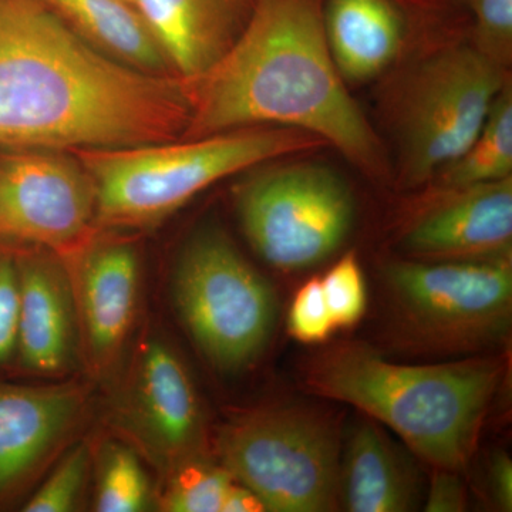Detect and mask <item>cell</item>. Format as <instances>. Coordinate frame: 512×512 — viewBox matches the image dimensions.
<instances>
[{
  "label": "cell",
  "mask_w": 512,
  "mask_h": 512,
  "mask_svg": "<svg viewBox=\"0 0 512 512\" xmlns=\"http://www.w3.org/2000/svg\"><path fill=\"white\" fill-rule=\"evenodd\" d=\"M74 384L25 386L0 382V508L25 490L83 412Z\"/></svg>",
  "instance_id": "12"
},
{
  "label": "cell",
  "mask_w": 512,
  "mask_h": 512,
  "mask_svg": "<svg viewBox=\"0 0 512 512\" xmlns=\"http://www.w3.org/2000/svg\"><path fill=\"white\" fill-rule=\"evenodd\" d=\"M453 191L410 228L404 247L430 262L510 256L512 177Z\"/></svg>",
  "instance_id": "13"
},
{
  "label": "cell",
  "mask_w": 512,
  "mask_h": 512,
  "mask_svg": "<svg viewBox=\"0 0 512 512\" xmlns=\"http://www.w3.org/2000/svg\"><path fill=\"white\" fill-rule=\"evenodd\" d=\"M18 319V256L15 249L0 245V369L15 360Z\"/></svg>",
  "instance_id": "27"
},
{
  "label": "cell",
  "mask_w": 512,
  "mask_h": 512,
  "mask_svg": "<svg viewBox=\"0 0 512 512\" xmlns=\"http://www.w3.org/2000/svg\"><path fill=\"white\" fill-rule=\"evenodd\" d=\"M181 82L190 107L181 138L295 128L382 173V146L330 55L319 0H255L227 52Z\"/></svg>",
  "instance_id": "2"
},
{
  "label": "cell",
  "mask_w": 512,
  "mask_h": 512,
  "mask_svg": "<svg viewBox=\"0 0 512 512\" xmlns=\"http://www.w3.org/2000/svg\"><path fill=\"white\" fill-rule=\"evenodd\" d=\"M255 0H133L173 76L204 73L235 42Z\"/></svg>",
  "instance_id": "16"
},
{
  "label": "cell",
  "mask_w": 512,
  "mask_h": 512,
  "mask_svg": "<svg viewBox=\"0 0 512 512\" xmlns=\"http://www.w3.org/2000/svg\"><path fill=\"white\" fill-rule=\"evenodd\" d=\"M238 214L252 248L285 271L319 264L343 244L355 201L332 168L292 164L249 178L238 195Z\"/></svg>",
  "instance_id": "8"
},
{
  "label": "cell",
  "mask_w": 512,
  "mask_h": 512,
  "mask_svg": "<svg viewBox=\"0 0 512 512\" xmlns=\"http://www.w3.org/2000/svg\"><path fill=\"white\" fill-rule=\"evenodd\" d=\"M467 494L457 471L436 470L427 495V512H461L466 510Z\"/></svg>",
  "instance_id": "28"
},
{
  "label": "cell",
  "mask_w": 512,
  "mask_h": 512,
  "mask_svg": "<svg viewBox=\"0 0 512 512\" xmlns=\"http://www.w3.org/2000/svg\"><path fill=\"white\" fill-rule=\"evenodd\" d=\"M173 299L195 345L224 372L254 363L271 338L274 292L220 229H202L185 244Z\"/></svg>",
  "instance_id": "6"
},
{
  "label": "cell",
  "mask_w": 512,
  "mask_h": 512,
  "mask_svg": "<svg viewBox=\"0 0 512 512\" xmlns=\"http://www.w3.org/2000/svg\"><path fill=\"white\" fill-rule=\"evenodd\" d=\"M234 478L222 466L198 456L173 467L161 508L168 512H222Z\"/></svg>",
  "instance_id": "21"
},
{
  "label": "cell",
  "mask_w": 512,
  "mask_h": 512,
  "mask_svg": "<svg viewBox=\"0 0 512 512\" xmlns=\"http://www.w3.org/2000/svg\"><path fill=\"white\" fill-rule=\"evenodd\" d=\"M77 313L93 363L106 366L123 346L136 315L140 265L126 242H97L76 258Z\"/></svg>",
  "instance_id": "15"
},
{
  "label": "cell",
  "mask_w": 512,
  "mask_h": 512,
  "mask_svg": "<svg viewBox=\"0 0 512 512\" xmlns=\"http://www.w3.org/2000/svg\"><path fill=\"white\" fill-rule=\"evenodd\" d=\"M340 490L352 512H404L413 507L416 478L376 423L360 421L340 463Z\"/></svg>",
  "instance_id": "17"
},
{
  "label": "cell",
  "mask_w": 512,
  "mask_h": 512,
  "mask_svg": "<svg viewBox=\"0 0 512 512\" xmlns=\"http://www.w3.org/2000/svg\"><path fill=\"white\" fill-rule=\"evenodd\" d=\"M386 282L404 333L427 348L468 352L494 343L510 328V256L393 262Z\"/></svg>",
  "instance_id": "7"
},
{
  "label": "cell",
  "mask_w": 512,
  "mask_h": 512,
  "mask_svg": "<svg viewBox=\"0 0 512 512\" xmlns=\"http://www.w3.org/2000/svg\"><path fill=\"white\" fill-rule=\"evenodd\" d=\"M40 2L104 55L143 72L171 74L163 49L134 3L128 0Z\"/></svg>",
  "instance_id": "19"
},
{
  "label": "cell",
  "mask_w": 512,
  "mask_h": 512,
  "mask_svg": "<svg viewBox=\"0 0 512 512\" xmlns=\"http://www.w3.org/2000/svg\"><path fill=\"white\" fill-rule=\"evenodd\" d=\"M325 141L286 127H249L164 143L73 151L92 178L97 228L160 224L212 184Z\"/></svg>",
  "instance_id": "4"
},
{
  "label": "cell",
  "mask_w": 512,
  "mask_h": 512,
  "mask_svg": "<svg viewBox=\"0 0 512 512\" xmlns=\"http://www.w3.org/2000/svg\"><path fill=\"white\" fill-rule=\"evenodd\" d=\"M96 229L93 181L73 153L0 148V239L72 261L92 244Z\"/></svg>",
  "instance_id": "10"
},
{
  "label": "cell",
  "mask_w": 512,
  "mask_h": 512,
  "mask_svg": "<svg viewBox=\"0 0 512 512\" xmlns=\"http://www.w3.org/2000/svg\"><path fill=\"white\" fill-rule=\"evenodd\" d=\"M221 466L266 511L325 512L340 491L335 424L301 406L269 407L235 417L217 439Z\"/></svg>",
  "instance_id": "5"
},
{
  "label": "cell",
  "mask_w": 512,
  "mask_h": 512,
  "mask_svg": "<svg viewBox=\"0 0 512 512\" xmlns=\"http://www.w3.org/2000/svg\"><path fill=\"white\" fill-rule=\"evenodd\" d=\"M505 86L503 66L477 47H454L427 60L400 111L406 180L424 183L463 156Z\"/></svg>",
  "instance_id": "9"
},
{
  "label": "cell",
  "mask_w": 512,
  "mask_h": 512,
  "mask_svg": "<svg viewBox=\"0 0 512 512\" xmlns=\"http://www.w3.org/2000/svg\"><path fill=\"white\" fill-rule=\"evenodd\" d=\"M289 332L303 343H320L335 329L320 279L306 282L293 298L288 319Z\"/></svg>",
  "instance_id": "25"
},
{
  "label": "cell",
  "mask_w": 512,
  "mask_h": 512,
  "mask_svg": "<svg viewBox=\"0 0 512 512\" xmlns=\"http://www.w3.org/2000/svg\"><path fill=\"white\" fill-rule=\"evenodd\" d=\"M128 2H131V3H133V0H128Z\"/></svg>",
  "instance_id": "31"
},
{
  "label": "cell",
  "mask_w": 512,
  "mask_h": 512,
  "mask_svg": "<svg viewBox=\"0 0 512 512\" xmlns=\"http://www.w3.org/2000/svg\"><path fill=\"white\" fill-rule=\"evenodd\" d=\"M19 268L15 360L25 372L59 375L73 359L77 306L72 282L55 259L16 251Z\"/></svg>",
  "instance_id": "14"
},
{
  "label": "cell",
  "mask_w": 512,
  "mask_h": 512,
  "mask_svg": "<svg viewBox=\"0 0 512 512\" xmlns=\"http://www.w3.org/2000/svg\"><path fill=\"white\" fill-rule=\"evenodd\" d=\"M323 25L330 55L345 80L382 73L402 43V19L389 0H330Z\"/></svg>",
  "instance_id": "18"
},
{
  "label": "cell",
  "mask_w": 512,
  "mask_h": 512,
  "mask_svg": "<svg viewBox=\"0 0 512 512\" xmlns=\"http://www.w3.org/2000/svg\"><path fill=\"white\" fill-rule=\"evenodd\" d=\"M188 120L178 77L104 55L40 0H0V148L144 146Z\"/></svg>",
  "instance_id": "1"
},
{
  "label": "cell",
  "mask_w": 512,
  "mask_h": 512,
  "mask_svg": "<svg viewBox=\"0 0 512 512\" xmlns=\"http://www.w3.org/2000/svg\"><path fill=\"white\" fill-rule=\"evenodd\" d=\"M150 500L146 471L131 448L111 444L101 458L97 481L96 510L138 512Z\"/></svg>",
  "instance_id": "22"
},
{
  "label": "cell",
  "mask_w": 512,
  "mask_h": 512,
  "mask_svg": "<svg viewBox=\"0 0 512 512\" xmlns=\"http://www.w3.org/2000/svg\"><path fill=\"white\" fill-rule=\"evenodd\" d=\"M127 429L161 464L198 456L204 421L187 367L168 343L148 339L140 349L123 406Z\"/></svg>",
  "instance_id": "11"
},
{
  "label": "cell",
  "mask_w": 512,
  "mask_h": 512,
  "mask_svg": "<svg viewBox=\"0 0 512 512\" xmlns=\"http://www.w3.org/2000/svg\"><path fill=\"white\" fill-rule=\"evenodd\" d=\"M503 373L497 359L402 365L345 342L311 357L303 383L390 427L436 470L460 473L476 451Z\"/></svg>",
  "instance_id": "3"
},
{
  "label": "cell",
  "mask_w": 512,
  "mask_h": 512,
  "mask_svg": "<svg viewBox=\"0 0 512 512\" xmlns=\"http://www.w3.org/2000/svg\"><path fill=\"white\" fill-rule=\"evenodd\" d=\"M90 456L86 446H77L62 458L42 487L30 497L23 511L67 512L73 511L82 494Z\"/></svg>",
  "instance_id": "23"
},
{
  "label": "cell",
  "mask_w": 512,
  "mask_h": 512,
  "mask_svg": "<svg viewBox=\"0 0 512 512\" xmlns=\"http://www.w3.org/2000/svg\"><path fill=\"white\" fill-rule=\"evenodd\" d=\"M264 503L245 485L234 481L225 497L222 512H264Z\"/></svg>",
  "instance_id": "30"
},
{
  "label": "cell",
  "mask_w": 512,
  "mask_h": 512,
  "mask_svg": "<svg viewBox=\"0 0 512 512\" xmlns=\"http://www.w3.org/2000/svg\"><path fill=\"white\" fill-rule=\"evenodd\" d=\"M490 485L495 503L501 510H512V461L507 454L495 456L490 468Z\"/></svg>",
  "instance_id": "29"
},
{
  "label": "cell",
  "mask_w": 512,
  "mask_h": 512,
  "mask_svg": "<svg viewBox=\"0 0 512 512\" xmlns=\"http://www.w3.org/2000/svg\"><path fill=\"white\" fill-rule=\"evenodd\" d=\"M335 328H348L366 311V285L355 254L340 258L320 279Z\"/></svg>",
  "instance_id": "24"
},
{
  "label": "cell",
  "mask_w": 512,
  "mask_h": 512,
  "mask_svg": "<svg viewBox=\"0 0 512 512\" xmlns=\"http://www.w3.org/2000/svg\"><path fill=\"white\" fill-rule=\"evenodd\" d=\"M450 190L494 183L512 177V93L498 94L487 120L466 153L441 171Z\"/></svg>",
  "instance_id": "20"
},
{
  "label": "cell",
  "mask_w": 512,
  "mask_h": 512,
  "mask_svg": "<svg viewBox=\"0 0 512 512\" xmlns=\"http://www.w3.org/2000/svg\"><path fill=\"white\" fill-rule=\"evenodd\" d=\"M470 2L476 15L477 49L503 66L511 56L512 0Z\"/></svg>",
  "instance_id": "26"
}]
</instances>
